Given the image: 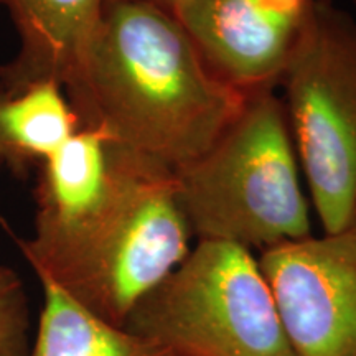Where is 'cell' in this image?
I'll return each instance as SVG.
<instances>
[{
    "label": "cell",
    "mask_w": 356,
    "mask_h": 356,
    "mask_svg": "<svg viewBox=\"0 0 356 356\" xmlns=\"http://www.w3.org/2000/svg\"><path fill=\"white\" fill-rule=\"evenodd\" d=\"M43 304L30 356H175L74 304L47 280H38Z\"/></svg>",
    "instance_id": "8fae6325"
},
{
    "label": "cell",
    "mask_w": 356,
    "mask_h": 356,
    "mask_svg": "<svg viewBox=\"0 0 356 356\" xmlns=\"http://www.w3.org/2000/svg\"><path fill=\"white\" fill-rule=\"evenodd\" d=\"M35 327L24 280L0 262V356H30Z\"/></svg>",
    "instance_id": "7c38bea8"
},
{
    "label": "cell",
    "mask_w": 356,
    "mask_h": 356,
    "mask_svg": "<svg viewBox=\"0 0 356 356\" xmlns=\"http://www.w3.org/2000/svg\"><path fill=\"white\" fill-rule=\"evenodd\" d=\"M173 186L198 241L264 251L312 236L299 157L275 89L249 92L215 144L173 170Z\"/></svg>",
    "instance_id": "3957f363"
},
{
    "label": "cell",
    "mask_w": 356,
    "mask_h": 356,
    "mask_svg": "<svg viewBox=\"0 0 356 356\" xmlns=\"http://www.w3.org/2000/svg\"><path fill=\"white\" fill-rule=\"evenodd\" d=\"M315 0H185L172 13L218 78L239 91L279 86Z\"/></svg>",
    "instance_id": "52a82bcc"
},
{
    "label": "cell",
    "mask_w": 356,
    "mask_h": 356,
    "mask_svg": "<svg viewBox=\"0 0 356 356\" xmlns=\"http://www.w3.org/2000/svg\"><path fill=\"white\" fill-rule=\"evenodd\" d=\"M124 328L175 356H277L291 351L252 251L198 241L137 302Z\"/></svg>",
    "instance_id": "277c9868"
},
{
    "label": "cell",
    "mask_w": 356,
    "mask_h": 356,
    "mask_svg": "<svg viewBox=\"0 0 356 356\" xmlns=\"http://www.w3.org/2000/svg\"><path fill=\"white\" fill-rule=\"evenodd\" d=\"M33 234L26 244H44L79 225L104 198L111 181V140L81 127L38 167Z\"/></svg>",
    "instance_id": "9c48e42d"
},
{
    "label": "cell",
    "mask_w": 356,
    "mask_h": 356,
    "mask_svg": "<svg viewBox=\"0 0 356 356\" xmlns=\"http://www.w3.org/2000/svg\"><path fill=\"white\" fill-rule=\"evenodd\" d=\"M81 122L55 79L0 88V168L25 175L68 142Z\"/></svg>",
    "instance_id": "30bf717a"
},
{
    "label": "cell",
    "mask_w": 356,
    "mask_h": 356,
    "mask_svg": "<svg viewBox=\"0 0 356 356\" xmlns=\"http://www.w3.org/2000/svg\"><path fill=\"white\" fill-rule=\"evenodd\" d=\"M127 2H142V3H150V6H155V7L163 8V10L173 12L178 6H180V3H184L185 0H127Z\"/></svg>",
    "instance_id": "4fadbf2b"
},
{
    "label": "cell",
    "mask_w": 356,
    "mask_h": 356,
    "mask_svg": "<svg viewBox=\"0 0 356 356\" xmlns=\"http://www.w3.org/2000/svg\"><path fill=\"white\" fill-rule=\"evenodd\" d=\"M66 96L81 127L177 170L207 152L248 95L216 76L172 12L106 0Z\"/></svg>",
    "instance_id": "6da1fadb"
},
{
    "label": "cell",
    "mask_w": 356,
    "mask_h": 356,
    "mask_svg": "<svg viewBox=\"0 0 356 356\" xmlns=\"http://www.w3.org/2000/svg\"><path fill=\"white\" fill-rule=\"evenodd\" d=\"M351 2H353V8H355L353 15H355V19H356V0H351Z\"/></svg>",
    "instance_id": "9a60e30c"
},
{
    "label": "cell",
    "mask_w": 356,
    "mask_h": 356,
    "mask_svg": "<svg viewBox=\"0 0 356 356\" xmlns=\"http://www.w3.org/2000/svg\"><path fill=\"white\" fill-rule=\"evenodd\" d=\"M280 323L299 356H356V220L261 251Z\"/></svg>",
    "instance_id": "8992f818"
},
{
    "label": "cell",
    "mask_w": 356,
    "mask_h": 356,
    "mask_svg": "<svg viewBox=\"0 0 356 356\" xmlns=\"http://www.w3.org/2000/svg\"><path fill=\"white\" fill-rule=\"evenodd\" d=\"M277 356H299V355H296V353H293V351L291 350V351H286V353H282V355H277Z\"/></svg>",
    "instance_id": "5bb4252c"
},
{
    "label": "cell",
    "mask_w": 356,
    "mask_h": 356,
    "mask_svg": "<svg viewBox=\"0 0 356 356\" xmlns=\"http://www.w3.org/2000/svg\"><path fill=\"white\" fill-rule=\"evenodd\" d=\"M106 0H0L19 37V51L0 66V88L38 79L73 86L99 26Z\"/></svg>",
    "instance_id": "ba28073f"
},
{
    "label": "cell",
    "mask_w": 356,
    "mask_h": 356,
    "mask_svg": "<svg viewBox=\"0 0 356 356\" xmlns=\"http://www.w3.org/2000/svg\"><path fill=\"white\" fill-rule=\"evenodd\" d=\"M309 195L325 234L356 220V19L315 0L279 83Z\"/></svg>",
    "instance_id": "5b68a950"
},
{
    "label": "cell",
    "mask_w": 356,
    "mask_h": 356,
    "mask_svg": "<svg viewBox=\"0 0 356 356\" xmlns=\"http://www.w3.org/2000/svg\"><path fill=\"white\" fill-rule=\"evenodd\" d=\"M191 238L172 168L111 142V181L101 203L53 241L19 244L38 280L124 328L137 302L185 259Z\"/></svg>",
    "instance_id": "7a4b0ae2"
}]
</instances>
